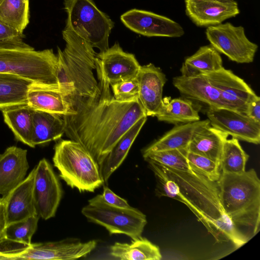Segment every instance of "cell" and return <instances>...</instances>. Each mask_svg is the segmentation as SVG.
I'll list each match as a JSON object with an SVG mask.
<instances>
[{
	"mask_svg": "<svg viewBox=\"0 0 260 260\" xmlns=\"http://www.w3.org/2000/svg\"><path fill=\"white\" fill-rule=\"evenodd\" d=\"M95 70V93L70 102V113L62 116L66 136L80 143L100 166L120 138L147 116L138 98L128 101L116 100L109 82L98 68Z\"/></svg>",
	"mask_w": 260,
	"mask_h": 260,
	"instance_id": "1",
	"label": "cell"
},
{
	"mask_svg": "<svg viewBox=\"0 0 260 260\" xmlns=\"http://www.w3.org/2000/svg\"><path fill=\"white\" fill-rule=\"evenodd\" d=\"M156 164L175 183L173 199L184 204L216 242H230L235 248L245 244L222 208L216 181L191 170L181 171Z\"/></svg>",
	"mask_w": 260,
	"mask_h": 260,
	"instance_id": "2",
	"label": "cell"
},
{
	"mask_svg": "<svg viewBox=\"0 0 260 260\" xmlns=\"http://www.w3.org/2000/svg\"><path fill=\"white\" fill-rule=\"evenodd\" d=\"M222 208L245 244L259 231L260 180L253 169L241 174L221 172L216 181Z\"/></svg>",
	"mask_w": 260,
	"mask_h": 260,
	"instance_id": "3",
	"label": "cell"
},
{
	"mask_svg": "<svg viewBox=\"0 0 260 260\" xmlns=\"http://www.w3.org/2000/svg\"><path fill=\"white\" fill-rule=\"evenodd\" d=\"M62 34L66 46L63 51L57 47L56 77L59 90L69 103L92 95L98 90V82L93 73L96 53L75 32L64 28Z\"/></svg>",
	"mask_w": 260,
	"mask_h": 260,
	"instance_id": "4",
	"label": "cell"
},
{
	"mask_svg": "<svg viewBox=\"0 0 260 260\" xmlns=\"http://www.w3.org/2000/svg\"><path fill=\"white\" fill-rule=\"evenodd\" d=\"M57 60L52 49L37 51L23 41L0 42V73L58 87Z\"/></svg>",
	"mask_w": 260,
	"mask_h": 260,
	"instance_id": "5",
	"label": "cell"
},
{
	"mask_svg": "<svg viewBox=\"0 0 260 260\" xmlns=\"http://www.w3.org/2000/svg\"><path fill=\"white\" fill-rule=\"evenodd\" d=\"M52 160L60 178L80 192H94L104 183L99 165L78 142L59 141L54 146Z\"/></svg>",
	"mask_w": 260,
	"mask_h": 260,
	"instance_id": "6",
	"label": "cell"
},
{
	"mask_svg": "<svg viewBox=\"0 0 260 260\" xmlns=\"http://www.w3.org/2000/svg\"><path fill=\"white\" fill-rule=\"evenodd\" d=\"M68 17L64 28L75 32L102 52L109 47L114 23L92 0H64Z\"/></svg>",
	"mask_w": 260,
	"mask_h": 260,
	"instance_id": "7",
	"label": "cell"
},
{
	"mask_svg": "<svg viewBox=\"0 0 260 260\" xmlns=\"http://www.w3.org/2000/svg\"><path fill=\"white\" fill-rule=\"evenodd\" d=\"M90 241L69 238L55 242L23 243L4 238L0 241V260H71L85 257L92 250Z\"/></svg>",
	"mask_w": 260,
	"mask_h": 260,
	"instance_id": "8",
	"label": "cell"
},
{
	"mask_svg": "<svg viewBox=\"0 0 260 260\" xmlns=\"http://www.w3.org/2000/svg\"><path fill=\"white\" fill-rule=\"evenodd\" d=\"M81 210L88 221L104 227L110 235L124 234L135 239L141 236L147 224L146 215L131 206L121 208L106 203L102 194L88 201Z\"/></svg>",
	"mask_w": 260,
	"mask_h": 260,
	"instance_id": "9",
	"label": "cell"
},
{
	"mask_svg": "<svg viewBox=\"0 0 260 260\" xmlns=\"http://www.w3.org/2000/svg\"><path fill=\"white\" fill-rule=\"evenodd\" d=\"M205 34L210 44L231 60L239 63L253 61L258 46L247 38L243 26L226 22L207 27Z\"/></svg>",
	"mask_w": 260,
	"mask_h": 260,
	"instance_id": "10",
	"label": "cell"
},
{
	"mask_svg": "<svg viewBox=\"0 0 260 260\" xmlns=\"http://www.w3.org/2000/svg\"><path fill=\"white\" fill-rule=\"evenodd\" d=\"M63 194L62 187L51 164L46 158L35 167L34 198L37 214L47 220L55 216Z\"/></svg>",
	"mask_w": 260,
	"mask_h": 260,
	"instance_id": "11",
	"label": "cell"
},
{
	"mask_svg": "<svg viewBox=\"0 0 260 260\" xmlns=\"http://www.w3.org/2000/svg\"><path fill=\"white\" fill-rule=\"evenodd\" d=\"M203 75L218 91L223 108L245 114L248 103L256 94L243 79L223 67Z\"/></svg>",
	"mask_w": 260,
	"mask_h": 260,
	"instance_id": "12",
	"label": "cell"
},
{
	"mask_svg": "<svg viewBox=\"0 0 260 260\" xmlns=\"http://www.w3.org/2000/svg\"><path fill=\"white\" fill-rule=\"evenodd\" d=\"M120 19L130 30L148 37L178 38L184 34L178 23L150 11L133 9L123 13Z\"/></svg>",
	"mask_w": 260,
	"mask_h": 260,
	"instance_id": "13",
	"label": "cell"
},
{
	"mask_svg": "<svg viewBox=\"0 0 260 260\" xmlns=\"http://www.w3.org/2000/svg\"><path fill=\"white\" fill-rule=\"evenodd\" d=\"M207 116L211 126L232 138L258 145L260 142V122L246 114L225 108L209 109Z\"/></svg>",
	"mask_w": 260,
	"mask_h": 260,
	"instance_id": "14",
	"label": "cell"
},
{
	"mask_svg": "<svg viewBox=\"0 0 260 260\" xmlns=\"http://www.w3.org/2000/svg\"><path fill=\"white\" fill-rule=\"evenodd\" d=\"M95 66L110 85L137 77L141 66L134 54L124 51L117 42L106 51L96 53Z\"/></svg>",
	"mask_w": 260,
	"mask_h": 260,
	"instance_id": "15",
	"label": "cell"
},
{
	"mask_svg": "<svg viewBox=\"0 0 260 260\" xmlns=\"http://www.w3.org/2000/svg\"><path fill=\"white\" fill-rule=\"evenodd\" d=\"M185 14L199 27L222 23L240 13L235 0H185Z\"/></svg>",
	"mask_w": 260,
	"mask_h": 260,
	"instance_id": "16",
	"label": "cell"
},
{
	"mask_svg": "<svg viewBox=\"0 0 260 260\" xmlns=\"http://www.w3.org/2000/svg\"><path fill=\"white\" fill-rule=\"evenodd\" d=\"M173 84L182 98L190 101L196 108L204 109L206 112L223 108L218 91L203 74L177 76L173 78Z\"/></svg>",
	"mask_w": 260,
	"mask_h": 260,
	"instance_id": "17",
	"label": "cell"
},
{
	"mask_svg": "<svg viewBox=\"0 0 260 260\" xmlns=\"http://www.w3.org/2000/svg\"><path fill=\"white\" fill-rule=\"evenodd\" d=\"M138 99L147 116H155L162 101L164 86L167 79L159 68L150 63L141 66L137 76Z\"/></svg>",
	"mask_w": 260,
	"mask_h": 260,
	"instance_id": "18",
	"label": "cell"
},
{
	"mask_svg": "<svg viewBox=\"0 0 260 260\" xmlns=\"http://www.w3.org/2000/svg\"><path fill=\"white\" fill-rule=\"evenodd\" d=\"M35 174V167L21 182L5 196L7 226L38 215L34 198Z\"/></svg>",
	"mask_w": 260,
	"mask_h": 260,
	"instance_id": "19",
	"label": "cell"
},
{
	"mask_svg": "<svg viewBox=\"0 0 260 260\" xmlns=\"http://www.w3.org/2000/svg\"><path fill=\"white\" fill-rule=\"evenodd\" d=\"M28 168L27 150L12 146L0 154V195H7L21 182Z\"/></svg>",
	"mask_w": 260,
	"mask_h": 260,
	"instance_id": "20",
	"label": "cell"
},
{
	"mask_svg": "<svg viewBox=\"0 0 260 260\" xmlns=\"http://www.w3.org/2000/svg\"><path fill=\"white\" fill-rule=\"evenodd\" d=\"M27 105L34 110L61 115L70 113V106L58 87L36 82L30 85L27 93Z\"/></svg>",
	"mask_w": 260,
	"mask_h": 260,
	"instance_id": "21",
	"label": "cell"
},
{
	"mask_svg": "<svg viewBox=\"0 0 260 260\" xmlns=\"http://www.w3.org/2000/svg\"><path fill=\"white\" fill-rule=\"evenodd\" d=\"M229 136L210 124L203 126L194 134L187 150L219 165L223 145Z\"/></svg>",
	"mask_w": 260,
	"mask_h": 260,
	"instance_id": "22",
	"label": "cell"
},
{
	"mask_svg": "<svg viewBox=\"0 0 260 260\" xmlns=\"http://www.w3.org/2000/svg\"><path fill=\"white\" fill-rule=\"evenodd\" d=\"M210 124L209 119L176 125L161 137L142 150V155L149 152L176 149H185L196 132Z\"/></svg>",
	"mask_w": 260,
	"mask_h": 260,
	"instance_id": "23",
	"label": "cell"
},
{
	"mask_svg": "<svg viewBox=\"0 0 260 260\" xmlns=\"http://www.w3.org/2000/svg\"><path fill=\"white\" fill-rule=\"evenodd\" d=\"M147 116L139 120L117 142L99 166L101 176L106 183L110 177L122 164L134 141L147 120Z\"/></svg>",
	"mask_w": 260,
	"mask_h": 260,
	"instance_id": "24",
	"label": "cell"
},
{
	"mask_svg": "<svg viewBox=\"0 0 260 260\" xmlns=\"http://www.w3.org/2000/svg\"><path fill=\"white\" fill-rule=\"evenodd\" d=\"M32 148L59 139L64 134L65 123L62 115L34 110Z\"/></svg>",
	"mask_w": 260,
	"mask_h": 260,
	"instance_id": "25",
	"label": "cell"
},
{
	"mask_svg": "<svg viewBox=\"0 0 260 260\" xmlns=\"http://www.w3.org/2000/svg\"><path fill=\"white\" fill-rule=\"evenodd\" d=\"M34 82L22 77L0 73V110L27 105V93Z\"/></svg>",
	"mask_w": 260,
	"mask_h": 260,
	"instance_id": "26",
	"label": "cell"
},
{
	"mask_svg": "<svg viewBox=\"0 0 260 260\" xmlns=\"http://www.w3.org/2000/svg\"><path fill=\"white\" fill-rule=\"evenodd\" d=\"M155 116L159 121L175 125L200 120L198 111L192 103L182 97L162 98Z\"/></svg>",
	"mask_w": 260,
	"mask_h": 260,
	"instance_id": "27",
	"label": "cell"
},
{
	"mask_svg": "<svg viewBox=\"0 0 260 260\" xmlns=\"http://www.w3.org/2000/svg\"><path fill=\"white\" fill-rule=\"evenodd\" d=\"M223 67L220 53L210 44L200 47L186 57L180 72L181 75L194 76L216 71Z\"/></svg>",
	"mask_w": 260,
	"mask_h": 260,
	"instance_id": "28",
	"label": "cell"
},
{
	"mask_svg": "<svg viewBox=\"0 0 260 260\" xmlns=\"http://www.w3.org/2000/svg\"><path fill=\"white\" fill-rule=\"evenodd\" d=\"M130 243L115 242L110 247V254L121 260H160L159 248L142 236Z\"/></svg>",
	"mask_w": 260,
	"mask_h": 260,
	"instance_id": "29",
	"label": "cell"
},
{
	"mask_svg": "<svg viewBox=\"0 0 260 260\" xmlns=\"http://www.w3.org/2000/svg\"><path fill=\"white\" fill-rule=\"evenodd\" d=\"M5 122L16 139L32 148L34 109L23 105L2 111Z\"/></svg>",
	"mask_w": 260,
	"mask_h": 260,
	"instance_id": "30",
	"label": "cell"
},
{
	"mask_svg": "<svg viewBox=\"0 0 260 260\" xmlns=\"http://www.w3.org/2000/svg\"><path fill=\"white\" fill-rule=\"evenodd\" d=\"M249 155L242 148L239 140L232 138L224 142L219 168L221 172L241 174L244 172Z\"/></svg>",
	"mask_w": 260,
	"mask_h": 260,
	"instance_id": "31",
	"label": "cell"
},
{
	"mask_svg": "<svg viewBox=\"0 0 260 260\" xmlns=\"http://www.w3.org/2000/svg\"><path fill=\"white\" fill-rule=\"evenodd\" d=\"M29 0H0V20L23 32L29 22Z\"/></svg>",
	"mask_w": 260,
	"mask_h": 260,
	"instance_id": "32",
	"label": "cell"
},
{
	"mask_svg": "<svg viewBox=\"0 0 260 260\" xmlns=\"http://www.w3.org/2000/svg\"><path fill=\"white\" fill-rule=\"evenodd\" d=\"M187 148L176 149L149 152L143 155L145 160H150L161 165L181 171L191 170L187 159Z\"/></svg>",
	"mask_w": 260,
	"mask_h": 260,
	"instance_id": "33",
	"label": "cell"
},
{
	"mask_svg": "<svg viewBox=\"0 0 260 260\" xmlns=\"http://www.w3.org/2000/svg\"><path fill=\"white\" fill-rule=\"evenodd\" d=\"M38 215L6 226L5 238L11 241L30 245L31 238L36 232L39 219Z\"/></svg>",
	"mask_w": 260,
	"mask_h": 260,
	"instance_id": "34",
	"label": "cell"
},
{
	"mask_svg": "<svg viewBox=\"0 0 260 260\" xmlns=\"http://www.w3.org/2000/svg\"><path fill=\"white\" fill-rule=\"evenodd\" d=\"M187 159L190 168L212 181H217L220 176L219 165L203 156L188 151Z\"/></svg>",
	"mask_w": 260,
	"mask_h": 260,
	"instance_id": "35",
	"label": "cell"
},
{
	"mask_svg": "<svg viewBox=\"0 0 260 260\" xmlns=\"http://www.w3.org/2000/svg\"><path fill=\"white\" fill-rule=\"evenodd\" d=\"M114 98L119 101H128L138 98L137 77L127 79L110 85Z\"/></svg>",
	"mask_w": 260,
	"mask_h": 260,
	"instance_id": "36",
	"label": "cell"
},
{
	"mask_svg": "<svg viewBox=\"0 0 260 260\" xmlns=\"http://www.w3.org/2000/svg\"><path fill=\"white\" fill-rule=\"evenodd\" d=\"M24 37L23 32L0 20V42H21Z\"/></svg>",
	"mask_w": 260,
	"mask_h": 260,
	"instance_id": "37",
	"label": "cell"
},
{
	"mask_svg": "<svg viewBox=\"0 0 260 260\" xmlns=\"http://www.w3.org/2000/svg\"><path fill=\"white\" fill-rule=\"evenodd\" d=\"M102 196L104 201L111 205L121 208L131 207L126 200L114 193L108 186H104Z\"/></svg>",
	"mask_w": 260,
	"mask_h": 260,
	"instance_id": "38",
	"label": "cell"
},
{
	"mask_svg": "<svg viewBox=\"0 0 260 260\" xmlns=\"http://www.w3.org/2000/svg\"><path fill=\"white\" fill-rule=\"evenodd\" d=\"M245 114L254 120L260 122V98L255 95L248 103Z\"/></svg>",
	"mask_w": 260,
	"mask_h": 260,
	"instance_id": "39",
	"label": "cell"
},
{
	"mask_svg": "<svg viewBox=\"0 0 260 260\" xmlns=\"http://www.w3.org/2000/svg\"><path fill=\"white\" fill-rule=\"evenodd\" d=\"M6 204V197H0V241L5 236V231L7 226Z\"/></svg>",
	"mask_w": 260,
	"mask_h": 260,
	"instance_id": "40",
	"label": "cell"
}]
</instances>
